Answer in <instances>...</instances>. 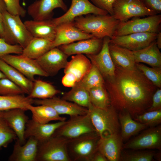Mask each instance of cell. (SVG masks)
<instances>
[{
	"label": "cell",
	"mask_w": 161,
	"mask_h": 161,
	"mask_svg": "<svg viewBox=\"0 0 161 161\" xmlns=\"http://www.w3.org/2000/svg\"><path fill=\"white\" fill-rule=\"evenodd\" d=\"M104 82L111 105L117 112H129L133 118L147 111L158 88L136 66L129 69L115 66L114 77Z\"/></svg>",
	"instance_id": "obj_1"
},
{
	"label": "cell",
	"mask_w": 161,
	"mask_h": 161,
	"mask_svg": "<svg viewBox=\"0 0 161 161\" xmlns=\"http://www.w3.org/2000/svg\"><path fill=\"white\" fill-rule=\"evenodd\" d=\"M73 22L75 26L83 32L100 39L106 37L111 38L120 22L109 14L81 16L75 18Z\"/></svg>",
	"instance_id": "obj_2"
},
{
	"label": "cell",
	"mask_w": 161,
	"mask_h": 161,
	"mask_svg": "<svg viewBox=\"0 0 161 161\" xmlns=\"http://www.w3.org/2000/svg\"><path fill=\"white\" fill-rule=\"evenodd\" d=\"M87 109L92 123L100 138L120 133L118 112L111 105L107 109H101L91 104Z\"/></svg>",
	"instance_id": "obj_3"
},
{
	"label": "cell",
	"mask_w": 161,
	"mask_h": 161,
	"mask_svg": "<svg viewBox=\"0 0 161 161\" xmlns=\"http://www.w3.org/2000/svg\"><path fill=\"white\" fill-rule=\"evenodd\" d=\"M100 137L97 132L87 133L69 140L67 148L72 161H91L97 150Z\"/></svg>",
	"instance_id": "obj_4"
},
{
	"label": "cell",
	"mask_w": 161,
	"mask_h": 161,
	"mask_svg": "<svg viewBox=\"0 0 161 161\" xmlns=\"http://www.w3.org/2000/svg\"><path fill=\"white\" fill-rule=\"evenodd\" d=\"M69 140L52 136L38 143L36 161H71L67 145Z\"/></svg>",
	"instance_id": "obj_5"
},
{
	"label": "cell",
	"mask_w": 161,
	"mask_h": 161,
	"mask_svg": "<svg viewBox=\"0 0 161 161\" xmlns=\"http://www.w3.org/2000/svg\"><path fill=\"white\" fill-rule=\"evenodd\" d=\"M133 18L123 22H120L114 36H121L140 32L158 33L161 28V15L160 14L149 16L144 18Z\"/></svg>",
	"instance_id": "obj_6"
},
{
	"label": "cell",
	"mask_w": 161,
	"mask_h": 161,
	"mask_svg": "<svg viewBox=\"0 0 161 161\" xmlns=\"http://www.w3.org/2000/svg\"><path fill=\"white\" fill-rule=\"evenodd\" d=\"M97 132L88 112L84 115L70 117L67 121L57 129L52 135L71 140L83 134Z\"/></svg>",
	"instance_id": "obj_7"
},
{
	"label": "cell",
	"mask_w": 161,
	"mask_h": 161,
	"mask_svg": "<svg viewBox=\"0 0 161 161\" xmlns=\"http://www.w3.org/2000/svg\"><path fill=\"white\" fill-rule=\"evenodd\" d=\"M2 14L11 44H18L24 48L33 37L21 21L20 16L12 15L7 11Z\"/></svg>",
	"instance_id": "obj_8"
},
{
	"label": "cell",
	"mask_w": 161,
	"mask_h": 161,
	"mask_svg": "<svg viewBox=\"0 0 161 161\" xmlns=\"http://www.w3.org/2000/svg\"><path fill=\"white\" fill-rule=\"evenodd\" d=\"M113 9V16L120 22L133 18L157 14L146 7L140 0H116Z\"/></svg>",
	"instance_id": "obj_9"
},
{
	"label": "cell",
	"mask_w": 161,
	"mask_h": 161,
	"mask_svg": "<svg viewBox=\"0 0 161 161\" xmlns=\"http://www.w3.org/2000/svg\"><path fill=\"white\" fill-rule=\"evenodd\" d=\"M123 149L161 150V125L149 127L123 145Z\"/></svg>",
	"instance_id": "obj_10"
},
{
	"label": "cell",
	"mask_w": 161,
	"mask_h": 161,
	"mask_svg": "<svg viewBox=\"0 0 161 161\" xmlns=\"http://www.w3.org/2000/svg\"><path fill=\"white\" fill-rule=\"evenodd\" d=\"M0 58L33 82L35 80V75L49 76L38 64L35 60L21 54L16 55L7 54L0 56Z\"/></svg>",
	"instance_id": "obj_11"
},
{
	"label": "cell",
	"mask_w": 161,
	"mask_h": 161,
	"mask_svg": "<svg viewBox=\"0 0 161 161\" xmlns=\"http://www.w3.org/2000/svg\"><path fill=\"white\" fill-rule=\"evenodd\" d=\"M157 33L140 32L121 36H113L110 43L132 51L142 49L156 40Z\"/></svg>",
	"instance_id": "obj_12"
},
{
	"label": "cell",
	"mask_w": 161,
	"mask_h": 161,
	"mask_svg": "<svg viewBox=\"0 0 161 161\" xmlns=\"http://www.w3.org/2000/svg\"><path fill=\"white\" fill-rule=\"evenodd\" d=\"M71 4L68 10L62 16L52 18L57 26L61 23L73 21L76 17L88 14L106 15L108 13L95 6L89 0H71Z\"/></svg>",
	"instance_id": "obj_13"
},
{
	"label": "cell",
	"mask_w": 161,
	"mask_h": 161,
	"mask_svg": "<svg viewBox=\"0 0 161 161\" xmlns=\"http://www.w3.org/2000/svg\"><path fill=\"white\" fill-rule=\"evenodd\" d=\"M93 37L77 28L73 21L61 23L57 26L55 37L52 42L51 49Z\"/></svg>",
	"instance_id": "obj_14"
},
{
	"label": "cell",
	"mask_w": 161,
	"mask_h": 161,
	"mask_svg": "<svg viewBox=\"0 0 161 161\" xmlns=\"http://www.w3.org/2000/svg\"><path fill=\"white\" fill-rule=\"evenodd\" d=\"M68 57L58 47H55L35 60L48 76H53L65 68L68 62Z\"/></svg>",
	"instance_id": "obj_15"
},
{
	"label": "cell",
	"mask_w": 161,
	"mask_h": 161,
	"mask_svg": "<svg viewBox=\"0 0 161 161\" xmlns=\"http://www.w3.org/2000/svg\"><path fill=\"white\" fill-rule=\"evenodd\" d=\"M110 38L107 37L103 38L102 48L97 53L86 55L91 63L94 64L101 74L104 81L114 76L115 66L111 58L109 50Z\"/></svg>",
	"instance_id": "obj_16"
},
{
	"label": "cell",
	"mask_w": 161,
	"mask_h": 161,
	"mask_svg": "<svg viewBox=\"0 0 161 161\" xmlns=\"http://www.w3.org/2000/svg\"><path fill=\"white\" fill-rule=\"evenodd\" d=\"M57 8L65 12L68 10L64 0H38L28 6L27 12L33 20H45L53 18V11Z\"/></svg>",
	"instance_id": "obj_17"
},
{
	"label": "cell",
	"mask_w": 161,
	"mask_h": 161,
	"mask_svg": "<svg viewBox=\"0 0 161 161\" xmlns=\"http://www.w3.org/2000/svg\"><path fill=\"white\" fill-rule=\"evenodd\" d=\"M33 103L37 105L49 106L60 115L66 114L72 117L84 115L88 112L87 108L55 96L46 99H33Z\"/></svg>",
	"instance_id": "obj_18"
},
{
	"label": "cell",
	"mask_w": 161,
	"mask_h": 161,
	"mask_svg": "<svg viewBox=\"0 0 161 161\" xmlns=\"http://www.w3.org/2000/svg\"><path fill=\"white\" fill-rule=\"evenodd\" d=\"M103 39L95 37L61 45L58 48L68 56L80 54H95L101 49Z\"/></svg>",
	"instance_id": "obj_19"
},
{
	"label": "cell",
	"mask_w": 161,
	"mask_h": 161,
	"mask_svg": "<svg viewBox=\"0 0 161 161\" xmlns=\"http://www.w3.org/2000/svg\"><path fill=\"white\" fill-rule=\"evenodd\" d=\"M123 142L120 133L100 138L97 150L105 156L108 161H119L123 149Z\"/></svg>",
	"instance_id": "obj_20"
},
{
	"label": "cell",
	"mask_w": 161,
	"mask_h": 161,
	"mask_svg": "<svg viewBox=\"0 0 161 161\" xmlns=\"http://www.w3.org/2000/svg\"><path fill=\"white\" fill-rule=\"evenodd\" d=\"M65 121L43 124L35 122L32 119L29 120L26 125L24 138L26 140L30 137H33L38 143L44 141L52 137L56 129L63 125Z\"/></svg>",
	"instance_id": "obj_21"
},
{
	"label": "cell",
	"mask_w": 161,
	"mask_h": 161,
	"mask_svg": "<svg viewBox=\"0 0 161 161\" xmlns=\"http://www.w3.org/2000/svg\"><path fill=\"white\" fill-rule=\"evenodd\" d=\"M25 111L21 108L2 111L4 118L16 133L21 145L24 144L26 142L24 134L29 118L25 114Z\"/></svg>",
	"instance_id": "obj_22"
},
{
	"label": "cell",
	"mask_w": 161,
	"mask_h": 161,
	"mask_svg": "<svg viewBox=\"0 0 161 161\" xmlns=\"http://www.w3.org/2000/svg\"><path fill=\"white\" fill-rule=\"evenodd\" d=\"M52 19L27 20L24 23L33 37L42 38L52 42L55 37L57 25Z\"/></svg>",
	"instance_id": "obj_23"
},
{
	"label": "cell",
	"mask_w": 161,
	"mask_h": 161,
	"mask_svg": "<svg viewBox=\"0 0 161 161\" xmlns=\"http://www.w3.org/2000/svg\"><path fill=\"white\" fill-rule=\"evenodd\" d=\"M38 141L31 137L23 145L17 139L14 145L13 151L8 160L10 161H36Z\"/></svg>",
	"instance_id": "obj_24"
},
{
	"label": "cell",
	"mask_w": 161,
	"mask_h": 161,
	"mask_svg": "<svg viewBox=\"0 0 161 161\" xmlns=\"http://www.w3.org/2000/svg\"><path fill=\"white\" fill-rule=\"evenodd\" d=\"M109 50L115 66L125 69H131L136 66L133 51L109 43Z\"/></svg>",
	"instance_id": "obj_25"
},
{
	"label": "cell",
	"mask_w": 161,
	"mask_h": 161,
	"mask_svg": "<svg viewBox=\"0 0 161 161\" xmlns=\"http://www.w3.org/2000/svg\"><path fill=\"white\" fill-rule=\"evenodd\" d=\"M133 52L136 63H143L152 67H161V53L156 41L147 47Z\"/></svg>",
	"instance_id": "obj_26"
},
{
	"label": "cell",
	"mask_w": 161,
	"mask_h": 161,
	"mask_svg": "<svg viewBox=\"0 0 161 161\" xmlns=\"http://www.w3.org/2000/svg\"><path fill=\"white\" fill-rule=\"evenodd\" d=\"M0 71L8 78L20 87L24 94L29 95L33 82L30 80L14 67L0 58Z\"/></svg>",
	"instance_id": "obj_27"
},
{
	"label": "cell",
	"mask_w": 161,
	"mask_h": 161,
	"mask_svg": "<svg viewBox=\"0 0 161 161\" xmlns=\"http://www.w3.org/2000/svg\"><path fill=\"white\" fill-rule=\"evenodd\" d=\"M118 116L121 129L120 134L123 141L129 140L148 127L145 124L134 120L127 112H119Z\"/></svg>",
	"instance_id": "obj_28"
},
{
	"label": "cell",
	"mask_w": 161,
	"mask_h": 161,
	"mask_svg": "<svg viewBox=\"0 0 161 161\" xmlns=\"http://www.w3.org/2000/svg\"><path fill=\"white\" fill-rule=\"evenodd\" d=\"M92 66L89 59L83 54L72 56L64 68V74L70 72L75 76L79 81L89 71Z\"/></svg>",
	"instance_id": "obj_29"
},
{
	"label": "cell",
	"mask_w": 161,
	"mask_h": 161,
	"mask_svg": "<svg viewBox=\"0 0 161 161\" xmlns=\"http://www.w3.org/2000/svg\"><path fill=\"white\" fill-rule=\"evenodd\" d=\"M28 110L32 114V120L41 123H47L52 121H64L66 118L62 117L51 106L44 105L33 106L29 105Z\"/></svg>",
	"instance_id": "obj_30"
},
{
	"label": "cell",
	"mask_w": 161,
	"mask_h": 161,
	"mask_svg": "<svg viewBox=\"0 0 161 161\" xmlns=\"http://www.w3.org/2000/svg\"><path fill=\"white\" fill-rule=\"evenodd\" d=\"M52 42L45 39L33 37L23 49L21 54L30 58L36 59L51 49Z\"/></svg>",
	"instance_id": "obj_31"
},
{
	"label": "cell",
	"mask_w": 161,
	"mask_h": 161,
	"mask_svg": "<svg viewBox=\"0 0 161 161\" xmlns=\"http://www.w3.org/2000/svg\"><path fill=\"white\" fill-rule=\"evenodd\" d=\"M61 98L87 108L91 104L89 90L77 82L69 91L64 94Z\"/></svg>",
	"instance_id": "obj_32"
},
{
	"label": "cell",
	"mask_w": 161,
	"mask_h": 161,
	"mask_svg": "<svg viewBox=\"0 0 161 161\" xmlns=\"http://www.w3.org/2000/svg\"><path fill=\"white\" fill-rule=\"evenodd\" d=\"M33 99L23 94L13 96L0 95V111H4L15 108H21L26 111L27 107L33 104Z\"/></svg>",
	"instance_id": "obj_33"
},
{
	"label": "cell",
	"mask_w": 161,
	"mask_h": 161,
	"mask_svg": "<svg viewBox=\"0 0 161 161\" xmlns=\"http://www.w3.org/2000/svg\"><path fill=\"white\" fill-rule=\"evenodd\" d=\"M33 88L27 96L32 98L46 99L52 98L60 92L51 83L40 80H35Z\"/></svg>",
	"instance_id": "obj_34"
},
{
	"label": "cell",
	"mask_w": 161,
	"mask_h": 161,
	"mask_svg": "<svg viewBox=\"0 0 161 161\" xmlns=\"http://www.w3.org/2000/svg\"><path fill=\"white\" fill-rule=\"evenodd\" d=\"M89 93L90 102L94 106L106 109L111 105L109 96L105 85L90 88Z\"/></svg>",
	"instance_id": "obj_35"
},
{
	"label": "cell",
	"mask_w": 161,
	"mask_h": 161,
	"mask_svg": "<svg viewBox=\"0 0 161 161\" xmlns=\"http://www.w3.org/2000/svg\"><path fill=\"white\" fill-rule=\"evenodd\" d=\"M92 63L89 71L79 81L77 82L84 88L89 90L92 87L105 85L104 80L95 65Z\"/></svg>",
	"instance_id": "obj_36"
},
{
	"label": "cell",
	"mask_w": 161,
	"mask_h": 161,
	"mask_svg": "<svg viewBox=\"0 0 161 161\" xmlns=\"http://www.w3.org/2000/svg\"><path fill=\"white\" fill-rule=\"evenodd\" d=\"M134 150L132 151H122L120 161H151L156 153L154 151Z\"/></svg>",
	"instance_id": "obj_37"
},
{
	"label": "cell",
	"mask_w": 161,
	"mask_h": 161,
	"mask_svg": "<svg viewBox=\"0 0 161 161\" xmlns=\"http://www.w3.org/2000/svg\"><path fill=\"white\" fill-rule=\"evenodd\" d=\"M17 138L16 133L4 118L2 111H0V148L7 147Z\"/></svg>",
	"instance_id": "obj_38"
},
{
	"label": "cell",
	"mask_w": 161,
	"mask_h": 161,
	"mask_svg": "<svg viewBox=\"0 0 161 161\" xmlns=\"http://www.w3.org/2000/svg\"><path fill=\"white\" fill-rule=\"evenodd\" d=\"M136 66L144 76L157 88L161 87V67H148L140 63Z\"/></svg>",
	"instance_id": "obj_39"
},
{
	"label": "cell",
	"mask_w": 161,
	"mask_h": 161,
	"mask_svg": "<svg viewBox=\"0 0 161 161\" xmlns=\"http://www.w3.org/2000/svg\"><path fill=\"white\" fill-rule=\"evenodd\" d=\"M136 121L145 124L148 127H154L161 123V109L146 111L135 116L134 118Z\"/></svg>",
	"instance_id": "obj_40"
},
{
	"label": "cell",
	"mask_w": 161,
	"mask_h": 161,
	"mask_svg": "<svg viewBox=\"0 0 161 161\" xmlns=\"http://www.w3.org/2000/svg\"><path fill=\"white\" fill-rule=\"evenodd\" d=\"M24 94L20 87L8 78L0 79V95L13 96Z\"/></svg>",
	"instance_id": "obj_41"
},
{
	"label": "cell",
	"mask_w": 161,
	"mask_h": 161,
	"mask_svg": "<svg viewBox=\"0 0 161 161\" xmlns=\"http://www.w3.org/2000/svg\"><path fill=\"white\" fill-rule=\"evenodd\" d=\"M6 7L7 11L10 14L18 15L24 17L27 11L20 4V0H3Z\"/></svg>",
	"instance_id": "obj_42"
},
{
	"label": "cell",
	"mask_w": 161,
	"mask_h": 161,
	"mask_svg": "<svg viewBox=\"0 0 161 161\" xmlns=\"http://www.w3.org/2000/svg\"><path fill=\"white\" fill-rule=\"evenodd\" d=\"M23 50V48L20 45L10 44L3 39L0 38V56L11 54L21 55Z\"/></svg>",
	"instance_id": "obj_43"
},
{
	"label": "cell",
	"mask_w": 161,
	"mask_h": 161,
	"mask_svg": "<svg viewBox=\"0 0 161 161\" xmlns=\"http://www.w3.org/2000/svg\"><path fill=\"white\" fill-rule=\"evenodd\" d=\"M91 0L96 7L106 11L110 15H113V5L116 0Z\"/></svg>",
	"instance_id": "obj_44"
},
{
	"label": "cell",
	"mask_w": 161,
	"mask_h": 161,
	"mask_svg": "<svg viewBox=\"0 0 161 161\" xmlns=\"http://www.w3.org/2000/svg\"><path fill=\"white\" fill-rule=\"evenodd\" d=\"M161 109V89L158 88L154 93L152 103L147 111L158 110Z\"/></svg>",
	"instance_id": "obj_45"
},
{
	"label": "cell",
	"mask_w": 161,
	"mask_h": 161,
	"mask_svg": "<svg viewBox=\"0 0 161 161\" xmlns=\"http://www.w3.org/2000/svg\"><path fill=\"white\" fill-rule=\"evenodd\" d=\"M145 7L156 14L161 12V0H140Z\"/></svg>",
	"instance_id": "obj_46"
},
{
	"label": "cell",
	"mask_w": 161,
	"mask_h": 161,
	"mask_svg": "<svg viewBox=\"0 0 161 161\" xmlns=\"http://www.w3.org/2000/svg\"><path fill=\"white\" fill-rule=\"evenodd\" d=\"M61 82L64 86L72 87L77 82V80L74 75L71 73L67 72L65 73Z\"/></svg>",
	"instance_id": "obj_47"
},
{
	"label": "cell",
	"mask_w": 161,
	"mask_h": 161,
	"mask_svg": "<svg viewBox=\"0 0 161 161\" xmlns=\"http://www.w3.org/2000/svg\"><path fill=\"white\" fill-rule=\"evenodd\" d=\"M0 38L10 44V40L4 23L2 13L0 12Z\"/></svg>",
	"instance_id": "obj_48"
},
{
	"label": "cell",
	"mask_w": 161,
	"mask_h": 161,
	"mask_svg": "<svg viewBox=\"0 0 161 161\" xmlns=\"http://www.w3.org/2000/svg\"><path fill=\"white\" fill-rule=\"evenodd\" d=\"M91 161H108L105 156L97 150L93 155Z\"/></svg>",
	"instance_id": "obj_49"
},
{
	"label": "cell",
	"mask_w": 161,
	"mask_h": 161,
	"mask_svg": "<svg viewBox=\"0 0 161 161\" xmlns=\"http://www.w3.org/2000/svg\"><path fill=\"white\" fill-rule=\"evenodd\" d=\"M156 42L158 47L160 49L161 48V32H159L157 33Z\"/></svg>",
	"instance_id": "obj_50"
},
{
	"label": "cell",
	"mask_w": 161,
	"mask_h": 161,
	"mask_svg": "<svg viewBox=\"0 0 161 161\" xmlns=\"http://www.w3.org/2000/svg\"><path fill=\"white\" fill-rule=\"evenodd\" d=\"M7 11L6 5L3 0H0V12L1 13Z\"/></svg>",
	"instance_id": "obj_51"
},
{
	"label": "cell",
	"mask_w": 161,
	"mask_h": 161,
	"mask_svg": "<svg viewBox=\"0 0 161 161\" xmlns=\"http://www.w3.org/2000/svg\"><path fill=\"white\" fill-rule=\"evenodd\" d=\"M161 152H159L157 153H156L154 158H155L157 160L161 161Z\"/></svg>",
	"instance_id": "obj_52"
},
{
	"label": "cell",
	"mask_w": 161,
	"mask_h": 161,
	"mask_svg": "<svg viewBox=\"0 0 161 161\" xmlns=\"http://www.w3.org/2000/svg\"><path fill=\"white\" fill-rule=\"evenodd\" d=\"M7 78L5 75L0 71V79Z\"/></svg>",
	"instance_id": "obj_53"
}]
</instances>
